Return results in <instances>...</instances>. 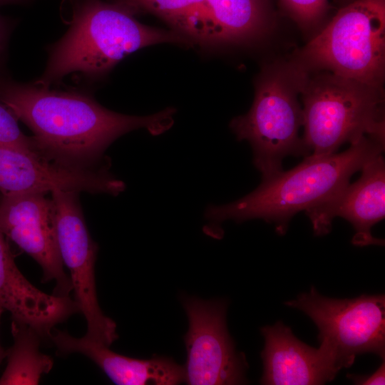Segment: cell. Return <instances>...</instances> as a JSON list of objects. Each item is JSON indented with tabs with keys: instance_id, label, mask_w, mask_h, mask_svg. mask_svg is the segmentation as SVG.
<instances>
[{
	"instance_id": "obj_16",
	"label": "cell",
	"mask_w": 385,
	"mask_h": 385,
	"mask_svg": "<svg viewBox=\"0 0 385 385\" xmlns=\"http://www.w3.org/2000/svg\"><path fill=\"white\" fill-rule=\"evenodd\" d=\"M206 11L205 46L255 43L273 26L267 0H206Z\"/></svg>"
},
{
	"instance_id": "obj_25",
	"label": "cell",
	"mask_w": 385,
	"mask_h": 385,
	"mask_svg": "<svg viewBox=\"0 0 385 385\" xmlns=\"http://www.w3.org/2000/svg\"><path fill=\"white\" fill-rule=\"evenodd\" d=\"M344 1H351V0H344Z\"/></svg>"
},
{
	"instance_id": "obj_6",
	"label": "cell",
	"mask_w": 385,
	"mask_h": 385,
	"mask_svg": "<svg viewBox=\"0 0 385 385\" xmlns=\"http://www.w3.org/2000/svg\"><path fill=\"white\" fill-rule=\"evenodd\" d=\"M291 61L307 73L328 71L382 87L385 0L351 1Z\"/></svg>"
},
{
	"instance_id": "obj_14",
	"label": "cell",
	"mask_w": 385,
	"mask_h": 385,
	"mask_svg": "<svg viewBox=\"0 0 385 385\" xmlns=\"http://www.w3.org/2000/svg\"><path fill=\"white\" fill-rule=\"evenodd\" d=\"M0 307L12 320L33 328L48 339L57 324L80 312L70 296L48 294L31 284L17 267L6 237L0 229Z\"/></svg>"
},
{
	"instance_id": "obj_10",
	"label": "cell",
	"mask_w": 385,
	"mask_h": 385,
	"mask_svg": "<svg viewBox=\"0 0 385 385\" xmlns=\"http://www.w3.org/2000/svg\"><path fill=\"white\" fill-rule=\"evenodd\" d=\"M47 192L0 195V229L41 267L43 282L55 281V295L69 296L56 230V210Z\"/></svg>"
},
{
	"instance_id": "obj_18",
	"label": "cell",
	"mask_w": 385,
	"mask_h": 385,
	"mask_svg": "<svg viewBox=\"0 0 385 385\" xmlns=\"http://www.w3.org/2000/svg\"><path fill=\"white\" fill-rule=\"evenodd\" d=\"M135 12L148 11L162 18L192 43H200L205 29L206 0H116Z\"/></svg>"
},
{
	"instance_id": "obj_8",
	"label": "cell",
	"mask_w": 385,
	"mask_h": 385,
	"mask_svg": "<svg viewBox=\"0 0 385 385\" xmlns=\"http://www.w3.org/2000/svg\"><path fill=\"white\" fill-rule=\"evenodd\" d=\"M182 304L189 324L183 337L185 382L190 385L245 383L247 364L244 354L236 351L227 330V302L183 297Z\"/></svg>"
},
{
	"instance_id": "obj_17",
	"label": "cell",
	"mask_w": 385,
	"mask_h": 385,
	"mask_svg": "<svg viewBox=\"0 0 385 385\" xmlns=\"http://www.w3.org/2000/svg\"><path fill=\"white\" fill-rule=\"evenodd\" d=\"M14 343L6 351L7 363L0 385L38 384L53 365V359L40 351L41 336L27 324L11 322Z\"/></svg>"
},
{
	"instance_id": "obj_9",
	"label": "cell",
	"mask_w": 385,
	"mask_h": 385,
	"mask_svg": "<svg viewBox=\"0 0 385 385\" xmlns=\"http://www.w3.org/2000/svg\"><path fill=\"white\" fill-rule=\"evenodd\" d=\"M51 196L56 210L61 257L70 272L74 300L87 322L85 336L109 346L118 337L116 324L98 304L95 279L98 245L87 229L79 192L56 190Z\"/></svg>"
},
{
	"instance_id": "obj_7",
	"label": "cell",
	"mask_w": 385,
	"mask_h": 385,
	"mask_svg": "<svg viewBox=\"0 0 385 385\" xmlns=\"http://www.w3.org/2000/svg\"><path fill=\"white\" fill-rule=\"evenodd\" d=\"M284 304L300 309L314 322L320 345L332 354L341 369L351 366L356 356L365 353L384 359V294L339 299L322 296L312 287Z\"/></svg>"
},
{
	"instance_id": "obj_12",
	"label": "cell",
	"mask_w": 385,
	"mask_h": 385,
	"mask_svg": "<svg viewBox=\"0 0 385 385\" xmlns=\"http://www.w3.org/2000/svg\"><path fill=\"white\" fill-rule=\"evenodd\" d=\"M361 177L348 183L327 200L305 210L315 235L328 234L335 217L349 222L355 234L351 243L364 247L384 245V240L372 236L371 227L385 216V165L379 155L361 170Z\"/></svg>"
},
{
	"instance_id": "obj_23",
	"label": "cell",
	"mask_w": 385,
	"mask_h": 385,
	"mask_svg": "<svg viewBox=\"0 0 385 385\" xmlns=\"http://www.w3.org/2000/svg\"><path fill=\"white\" fill-rule=\"evenodd\" d=\"M4 310L0 307V319L1 314ZM6 356V351L2 349L0 344V363L1 360Z\"/></svg>"
},
{
	"instance_id": "obj_11",
	"label": "cell",
	"mask_w": 385,
	"mask_h": 385,
	"mask_svg": "<svg viewBox=\"0 0 385 385\" xmlns=\"http://www.w3.org/2000/svg\"><path fill=\"white\" fill-rule=\"evenodd\" d=\"M125 183L107 166L81 168L0 147V193L51 192L56 190L118 195Z\"/></svg>"
},
{
	"instance_id": "obj_5",
	"label": "cell",
	"mask_w": 385,
	"mask_h": 385,
	"mask_svg": "<svg viewBox=\"0 0 385 385\" xmlns=\"http://www.w3.org/2000/svg\"><path fill=\"white\" fill-rule=\"evenodd\" d=\"M307 75L291 61L265 66L257 79L250 110L230 123L237 139L251 145L262 180L281 172L285 157L307 155L299 136L303 114L298 96Z\"/></svg>"
},
{
	"instance_id": "obj_24",
	"label": "cell",
	"mask_w": 385,
	"mask_h": 385,
	"mask_svg": "<svg viewBox=\"0 0 385 385\" xmlns=\"http://www.w3.org/2000/svg\"><path fill=\"white\" fill-rule=\"evenodd\" d=\"M26 1L28 0H0V5L9 4V3L22 2V1Z\"/></svg>"
},
{
	"instance_id": "obj_21",
	"label": "cell",
	"mask_w": 385,
	"mask_h": 385,
	"mask_svg": "<svg viewBox=\"0 0 385 385\" xmlns=\"http://www.w3.org/2000/svg\"><path fill=\"white\" fill-rule=\"evenodd\" d=\"M354 384L359 385H374V384H385V364L384 360L379 367L371 374L359 375L351 374L346 375Z\"/></svg>"
},
{
	"instance_id": "obj_1",
	"label": "cell",
	"mask_w": 385,
	"mask_h": 385,
	"mask_svg": "<svg viewBox=\"0 0 385 385\" xmlns=\"http://www.w3.org/2000/svg\"><path fill=\"white\" fill-rule=\"evenodd\" d=\"M0 102L29 128L43 155L81 168L107 166L104 153L115 140L138 128L160 135L173 125L175 112L168 108L148 116L128 115L86 93L13 81L0 82Z\"/></svg>"
},
{
	"instance_id": "obj_4",
	"label": "cell",
	"mask_w": 385,
	"mask_h": 385,
	"mask_svg": "<svg viewBox=\"0 0 385 385\" xmlns=\"http://www.w3.org/2000/svg\"><path fill=\"white\" fill-rule=\"evenodd\" d=\"M300 95L306 156L334 153L364 136L384 143L382 87L320 71L308 73Z\"/></svg>"
},
{
	"instance_id": "obj_2",
	"label": "cell",
	"mask_w": 385,
	"mask_h": 385,
	"mask_svg": "<svg viewBox=\"0 0 385 385\" xmlns=\"http://www.w3.org/2000/svg\"><path fill=\"white\" fill-rule=\"evenodd\" d=\"M68 30L49 49L48 62L37 85L49 87L71 73L88 78L107 73L128 54L159 43L189 45L192 42L176 31L140 23L133 9L119 1L71 0Z\"/></svg>"
},
{
	"instance_id": "obj_22",
	"label": "cell",
	"mask_w": 385,
	"mask_h": 385,
	"mask_svg": "<svg viewBox=\"0 0 385 385\" xmlns=\"http://www.w3.org/2000/svg\"><path fill=\"white\" fill-rule=\"evenodd\" d=\"M7 28L4 20L0 16V55L4 48V43L6 38Z\"/></svg>"
},
{
	"instance_id": "obj_13",
	"label": "cell",
	"mask_w": 385,
	"mask_h": 385,
	"mask_svg": "<svg viewBox=\"0 0 385 385\" xmlns=\"http://www.w3.org/2000/svg\"><path fill=\"white\" fill-rule=\"evenodd\" d=\"M261 333L265 338L262 384H324L342 369L326 347L314 348L301 342L282 322L262 327Z\"/></svg>"
},
{
	"instance_id": "obj_20",
	"label": "cell",
	"mask_w": 385,
	"mask_h": 385,
	"mask_svg": "<svg viewBox=\"0 0 385 385\" xmlns=\"http://www.w3.org/2000/svg\"><path fill=\"white\" fill-rule=\"evenodd\" d=\"M289 16L304 30L316 27L331 6L328 0H279Z\"/></svg>"
},
{
	"instance_id": "obj_15",
	"label": "cell",
	"mask_w": 385,
	"mask_h": 385,
	"mask_svg": "<svg viewBox=\"0 0 385 385\" xmlns=\"http://www.w3.org/2000/svg\"><path fill=\"white\" fill-rule=\"evenodd\" d=\"M48 339L59 354L79 353L91 359L115 384L175 385L185 382L184 366L167 356L148 359L126 356L86 336L76 338L55 328Z\"/></svg>"
},
{
	"instance_id": "obj_3",
	"label": "cell",
	"mask_w": 385,
	"mask_h": 385,
	"mask_svg": "<svg viewBox=\"0 0 385 385\" xmlns=\"http://www.w3.org/2000/svg\"><path fill=\"white\" fill-rule=\"evenodd\" d=\"M342 153L305 156L292 169L262 180L252 192L223 205H210L205 217L213 222L262 219L284 235L292 217L329 199L351 175L382 154L384 143L364 136Z\"/></svg>"
},
{
	"instance_id": "obj_19",
	"label": "cell",
	"mask_w": 385,
	"mask_h": 385,
	"mask_svg": "<svg viewBox=\"0 0 385 385\" xmlns=\"http://www.w3.org/2000/svg\"><path fill=\"white\" fill-rule=\"evenodd\" d=\"M17 120L13 113L0 102V147L48 158L40 152L32 136H26L21 131Z\"/></svg>"
}]
</instances>
